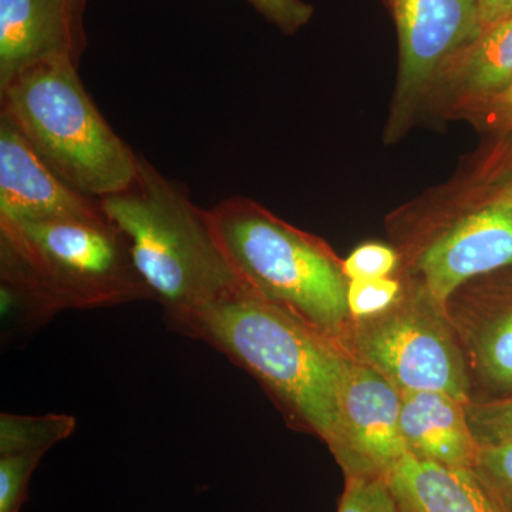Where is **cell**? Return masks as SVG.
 <instances>
[{
    "mask_svg": "<svg viewBox=\"0 0 512 512\" xmlns=\"http://www.w3.org/2000/svg\"><path fill=\"white\" fill-rule=\"evenodd\" d=\"M494 136L451 180L387 218L396 275L444 309L467 282L512 266V137Z\"/></svg>",
    "mask_w": 512,
    "mask_h": 512,
    "instance_id": "obj_1",
    "label": "cell"
},
{
    "mask_svg": "<svg viewBox=\"0 0 512 512\" xmlns=\"http://www.w3.org/2000/svg\"><path fill=\"white\" fill-rule=\"evenodd\" d=\"M173 329L220 350L271 393L293 423L335 451L340 397L352 357L335 340L241 284L205 303Z\"/></svg>",
    "mask_w": 512,
    "mask_h": 512,
    "instance_id": "obj_2",
    "label": "cell"
},
{
    "mask_svg": "<svg viewBox=\"0 0 512 512\" xmlns=\"http://www.w3.org/2000/svg\"><path fill=\"white\" fill-rule=\"evenodd\" d=\"M3 312L40 323L67 309L153 299L109 220H0Z\"/></svg>",
    "mask_w": 512,
    "mask_h": 512,
    "instance_id": "obj_3",
    "label": "cell"
},
{
    "mask_svg": "<svg viewBox=\"0 0 512 512\" xmlns=\"http://www.w3.org/2000/svg\"><path fill=\"white\" fill-rule=\"evenodd\" d=\"M99 204L126 238L138 275L171 328L242 284L222 254L208 211L146 158L138 157L133 183Z\"/></svg>",
    "mask_w": 512,
    "mask_h": 512,
    "instance_id": "obj_4",
    "label": "cell"
},
{
    "mask_svg": "<svg viewBox=\"0 0 512 512\" xmlns=\"http://www.w3.org/2000/svg\"><path fill=\"white\" fill-rule=\"evenodd\" d=\"M208 217L242 284L340 345L352 320L349 281L343 259L323 239L247 197L227 198Z\"/></svg>",
    "mask_w": 512,
    "mask_h": 512,
    "instance_id": "obj_5",
    "label": "cell"
},
{
    "mask_svg": "<svg viewBox=\"0 0 512 512\" xmlns=\"http://www.w3.org/2000/svg\"><path fill=\"white\" fill-rule=\"evenodd\" d=\"M77 67L50 60L23 70L0 86V114L57 177L99 201L133 183L140 156L101 116Z\"/></svg>",
    "mask_w": 512,
    "mask_h": 512,
    "instance_id": "obj_6",
    "label": "cell"
},
{
    "mask_svg": "<svg viewBox=\"0 0 512 512\" xmlns=\"http://www.w3.org/2000/svg\"><path fill=\"white\" fill-rule=\"evenodd\" d=\"M402 278L400 298L382 313L350 320L340 346L400 392L437 390L471 402L466 355L446 309L419 282Z\"/></svg>",
    "mask_w": 512,
    "mask_h": 512,
    "instance_id": "obj_7",
    "label": "cell"
},
{
    "mask_svg": "<svg viewBox=\"0 0 512 512\" xmlns=\"http://www.w3.org/2000/svg\"><path fill=\"white\" fill-rule=\"evenodd\" d=\"M399 39V70L383 131L386 146L399 143L423 119L441 67L481 32L478 0H383Z\"/></svg>",
    "mask_w": 512,
    "mask_h": 512,
    "instance_id": "obj_8",
    "label": "cell"
},
{
    "mask_svg": "<svg viewBox=\"0 0 512 512\" xmlns=\"http://www.w3.org/2000/svg\"><path fill=\"white\" fill-rule=\"evenodd\" d=\"M446 313L466 355L473 400L512 394V266L451 295Z\"/></svg>",
    "mask_w": 512,
    "mask_h": 512,
    "instance_id": "obj_9",
    "label": "cell"
},
{
    "mask_svg": "<svg viewBox=\"0 0 512 512\" xmlns=\"http://www.w3.org/2000/svg\"><path fill=\"white\" fill-rule=\"evenodd\" d=\"M400 390L372 367L352 360L340 397L339 444L345 477H387L409 454L400 429Z\"/></svg>",
    "mask_w": 512,
    "mask_h": 512,
    "instance_id": "obj_10",
    "label": "cell"
},
{
    "mask_svg": "<svg viewBox=\"0 0 512 512\" xmlns=\"http://www.w3.org/2000/svg\"><path fill=\"white\" fill-rule=\"evenodd\" d=\"M99 201L57 177L0 114V220H106Z\"/></svg>",
    "mask_w": 512,
    "mask_h": 512,
    "instance_id": "obj_11",
    "label": "cell"
},
{
    "mask_svg": "<svg viewBox=\"0 0 512 512\" xmlns=\"http://www.w3.org/2000/svg\"><path fill=\"white\" fill-rule=\"evenodd\" d=\"M87 0H0V86L50 60L79 66Z\"/></svg>",
    "mask_w": 512,
    "mask_h": 512,
    "instance_id": "obj_12",
    "label": "cell"
},
{
    "mask_svg": "<svg viewBox=\"0 0 512 512\" xmlns=\"http://www.w3.org/2000/svg\"><path fill=\"white\" fill-rule=\"evenodd\" d=\"M512 89V16L487 26L441 67L423 119H466Z\"/></svg>",
    "mask_w": 512,
    "mask_h": 512,
    "instance_id": "obj_13",
    "label": "cell"
},
{
    "mask_svg": "<svg viewBox=\"0 0 512 512\" xmlns=\"http://www.w3.org/2000/svg\"><path fill=\"white\" fill-rule=\"evenodd\" d=\"M400 429L410 456L448 467H476L480 444L466 403L437 390L400 392Z\"/></svg>",
    "mask_w": 512,
    "mask_h": 512,
    "instance_id": "obj_14",
    "label": "cell"
},
{
    "mask_svg": "<svg viewBox=\"0 0 512 512\" xmlns=\"http://www.w3.org/2000/svg\"><path fill=\"white\" fill-rule=\"evenodd\" d=\"M386 478L400 512H511L474 468L407 454Z\"/></svg>",
    "mask_w": 512,
    "mask_h": 512,
    "instance_id": "obj_15",
    "label": "cell"
},
{
    "mask_svg": "<svg viewBox=\"0 0 512 512\" xmlns=\"http://www.w3.org/2000/svg\"><path fill=\"white\" fill-rule=\"evenodd\" d=\"M76 429V419L67 414L45 416H0V456L46 453L56 443L67 439Z\"/></svg>",
    "mask_w": 512,
    "mask_h": 512,
    "instance_id": "obj_16",
    "label": "cell"
},
{
    "mask_svg": "<svg viewBox=\"0 0 512 512\" xmlns=\"http://www.w3.org/2000/svg\"><path fill=\"white\" fill-rule=\"evenodd\" d=\"M468 423L480 446L512 440V394L466 404Z\"/></svg>",
    "mask_w": 512,
    "mask_h": 512,
    "instance_id": "obj_17",
    "label": "cell"
},
{
    "mask_svg": "<svg viewBox=\"0 0 512 512\" xmlns=\"http://www.w3.org/2000/svg\"><path fill=\"white\" fill-rule=\"evenodd\" d=\"M402 276L349 281L348 308L352 319L367 318L389 309L402 295Z\"/></svg>",
    "mask_w": 512,
    "mask_h": 512,
    "instance_id": "obj_18",
    "label": "cell"
},
{
    "mask_svg": "<svg viewBox=\"0 0 512 512\" xmlns=\"http://www.w3.org/2000/svg\"><path fill=\"white\" fill-rule=\"evenodd\" d=\"M338 512H400L386 477H346Z\"/></svg>",
    "mask_w": 512,
    "mask_h": 512,
    "instance_id": "obj_19",
    "label": "cell"
},
{
    "mask_svg": "<svg viewBox=\"0 0 512 512\" xmlns=\"http://www.w3.org/2000/svg\"><path fill=\"white\" fill-rule=\"evenodd\" d=\"M45 453L0 456V512H20L28 498L30 477Z\"/></svg>",
    "mask_w": 512,
    "mask_h": 512,
    "instance_id": "obj_20",
    "label": "cell"
},
{
    "mask_svg": "<svg viewBox=\"0 0 512 512\" xmlns=\"http://www.w3.org/2000/svg\"><path fill=\"white\" fill-rule=\"evenodd\" d=\"M474 470L512 512V440L481 446Z\"/></svg>",
    "mask_w": 512,
    "mask_h": 512,
    "instance_id": "obj_21",
    "label": "cell"
},
{
    "mask_svg": "<svg viewBox=\"0 0 512 512\" xmlns=\"http://www.w3.org/2000/svg\"><path fill=\"white\" fill-rule=\"evenodd\" d=\"M399 264V254L392 245L366 242L353 249L348 258L343 259V272L348 281L386 278L396 275Z\"/></svg>",
    "mask_w": 512,
    "mask_h": 512,
    "instance_id": "obj_22",
    "label": "cell"
},
{
    "mask_svg": "<svg viewBox=\"0 0 512 512\" xmlns=\"http://www.w3.org/2000/svg\"><path fill=\"white\" fill-rule=\"evenodd\" d=\"M256 12L285 35L301 30L312 19L315 8L305 0H248Z\"/></svg>",
    "mask_w": 512,
    "mask_h": 512,
    "instance_id": "obj_23",
    "label": "cell"
},
{
    "mask_svg": "<svg viewBox=\"0 0 512 512\" xmlns=\"http://www.w3.org/2000/svg\"><path fill=\"white\" fill-rule=\"evenodd\" d=\"M466 120L491 133L512 137V89L471 111Z\"/></svg>",
    "mask_w": 512,
    "mask_h": 512,
    "instance_id": "obj_24",
    "label": "cell"
},
{
    "mask_svg": "<svg viewBox=\"0 0 512 512\" xmlns=\"http://www.w3.org/2000/svg\"><path fill=\"white\" fill-rule=\"evenodd\" d=\"M483 29L512 16V0H478Z\"/></svg>",
    "mask_w": 512,
    "mask_h": 512,
    "instance_id": "obj_25",
    "label": "cell"
}]
</instances>
